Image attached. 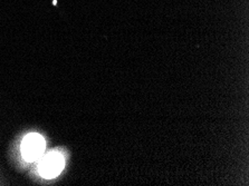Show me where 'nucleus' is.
I'll return each instance as SVG.
<instances>
[{
    "label": "nucleus",
    "instance_id": "nucleus-1",
    "mask_svg": "<svg viewBox=\"0 0 249 186\" xmlns=\"http://www.w3.org/2000/svg\"><path fill=\"white\" fill-rule=\"evenodd\" d=\"M46 149V142L39 134L33 133L26 136L21 143V155L25 161L35 162L43 156Z\"/></svg>",
    "mask_w": 249,
    "mask_h": 186
},
{
    "label": "nucleus",
    "instance_id": "nucleus-2",
    "mask_svg": "<svg viewBox=\"0 0 249 186\" xmlns=\"http://www.w3.org/2000/svg\"><path fill=\"white\" fill-rule=\"evenodd\" d=\"M65 166V159L57 152H51L40 159L38 172L45 178H54L59 175Z\"/></svg>",
    "mask_w": 249,
    "mask_h": 186
}]
</instances>
